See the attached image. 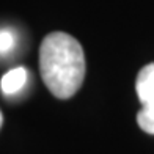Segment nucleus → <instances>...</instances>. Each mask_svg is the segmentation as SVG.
<instances>
[{
  "instance_id": "2",
  "label": "nucleus",
  "mask_w": 154,
  "mask_h": 154,
  "mask_svg": "<svg viewBox=\"0 0 154 154\" xmlns=\"http://www.w3.org/2000/svg\"><path fill=\"white\" fill-rule=\"evenodd\" d=\"M135 90L142 102V110L137 113V123L142 131L154 135V63L140 69Z\"/></svg>"
},
{
  "instance_id": "4",
  "label": "nucleus",
  "mask_w": 154,
  "mask_h": 154,
  "mask_svg": "<svg viewBox=\"0 0 154 154\" xmlns=\"http://www.w3.org/2000/svg\"><path fill=\"white\" fill-rule=\"evenodd\" d=\"M14 44H16L14 33L6 30V29L0 30V55H5L10 51H13V49H14Z\"/></svg>"
},
{
  "instance_id": "1",
  "label": "nucleus",
  "mask_w": 154,
  "mask_h": 154,
  "mask_svg": "<svg viewBox=\"0 0 154 154\" xmlns=\"http://www.w3.org/2000/svg\"><path fill=\"white\" fill-rule=\"evenodd\" d=\"M39 71L55 97L74 96L85 77V55L80 43L63 32L49 33L39 47Z\"/></svg>"
},
{
  "instance_id": "5",
  "label": "nucleus",
  "mask_w": 154,
  "mask_h": 154,
  "mask_svg": "<svg viewBox=\"0 0 154 154\" xmlns=\"http://www.w3.org/2000/svg\"><path fill=\"white\" fill-rule=\"evenodd\" d=\"M2 124H3V115H2V112H0V128H2Z\"/></svg>"
},
{
  "instance_id": "3",
  "label": "nucleus",
  "mask_w": 154,
  "mask_h": 154,
  "mask_svg": "<svg viewBox=\"0 0 154 154\" xmlns=\"http://www.w3.org/2000/svg\"><path fill=\"white\" fill-rule=\"evenodd\" d=\"M27 79H29V74H27V69L19 66L8 71L0 80V88H2V93H5L6 96H13L17 94L20 90L25 87Z\"/></svg>"
}]
</instances>
